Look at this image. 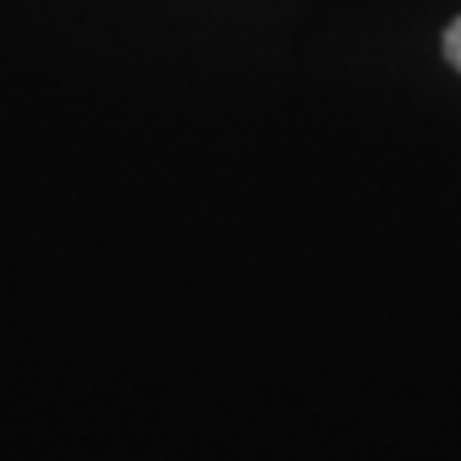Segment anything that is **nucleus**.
I'll return each instance as SVG.
<instances>
[{
	"label": "nucleus",
	"mask_w": 461,
	"mask_h": 461,
	"mask_svg": "<svg viewBox=\"0 0 461 461\" xmlns=\"http://www.w3.org/2000/svg\"><path fill=\"white\" fill-rule=\"evenodd\" d=\"M445 56L453 60V68H461V17L448 26V34H445Z\"/></svg>",
	"instance_id": "1"
}]
</instances>
